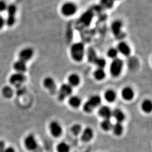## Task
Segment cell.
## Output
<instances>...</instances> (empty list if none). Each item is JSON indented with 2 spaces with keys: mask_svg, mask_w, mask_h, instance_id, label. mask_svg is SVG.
Masks as SVG:
<instances>
[{
  "mask_svg": "<svg viewBox=\"0 0 152 152\" xmlns=\"http://www.w3.org/2000/svg\"><path fill=\"white\" fill-rule=\"evenodd\" d=\"M2 94L5 98L9 99L13 96L14 91L11 87L6 86L5 87H3L2 90Z\"/></svg>",
  "mask_w": 152,
  "mask_h": 152,
  "instance_id": "cell-28",
  "label": "cell"
},
{
  "mask_svg": "<svg viewBox=\"0 0 152 152\" xmlns=\"http://www.w3.org/2000/svg\"><path fill=\"white\" fill-rule=\"evenodd\" d=\"M123 23L120 20H116L111 24V31L115 36H119L122 33Z\"/></svg>",
  "mask_w": 152,
  "mask_h": 152,
  "instance_id": "cell-13",
  "label": "cell"
},
{
  "mask_svg": "<svg viewBox=\"0 0 152 152\" xmlns=\"http://www.w3.org/2000/svg\"><path fill=\"white\" fill-rule=\"evenodd\" d=\"M99 114L104 119H109L112 117V110L108 106H103L99 110Z\"/></svg>",
  "mask_w": 152,
  "mask_h": 152,
  "instance_id": "cell-15",
  "label": "cell"
},
{
  "mask_svg": "<svg viewBox=\"0 0 152 152\" xmlns=\"http://www.w3.org/2000/svg\"><path fill=\"white\" fill-rule=\"evenodd\" d=\"M94 136L93 130L90 127L86 128L82 133V140L85 142L90 141Z\"/></svg>",
  "mask_w": 152,
  "mask_h": 152,
  "instance_id": "cell-18",
  "label": "cell"
},
{
  "mask_svg": "<svg viewBox=\"0 0 152 152\" xmlns=\"http://www.w3.org/2000/svg\"><path fill=\"white\" fill-rule=\"evenodd\" d=\"M8 5L4 1H0V12H4L7 10Z\"/></svg>",
  "mask_w": 152,
  "mask_h": 152,
  "instance_id": "cell-34",
  "label": "cell"
},
{
  "mask_svg": "<svg viewBox=\"0 0 152 152\" xmlns=\"http://www.w3.org/2000/svg\"><path fill=\"white\" fill-rule=\"evenodd\" d=\"M105 76H106L105 72L104 70V69H102V68H97V69H96L94 73V78L97 81L103 80L105 78Z\"/></svg>",
  "mask_w": 152,
  "mask_h": 152,
  "instance_id": "cell-23",
  "label": "cell"
},
{
  "mask_svg": "<svg viewBox=\"0 0 152 152\" xmlns=\"http://www.w3.org/2000/svg\"><path fill=\"white\" fill-rule=\"evenodd\" d=\"M114 134L117 136H120L122 134L124 131V127L122 125V123L117 122L114 125H113L112 129Z\"/></svg>",
  "mask_w": 152,
  "mask_h": 152,
  "instance_id": "cell-25",
  "label": "cell"
},
{
  "mask_svg": "<svg viewBox=\"0 0 152 152\" xmlns=\"http://www.w3.org/2000/svg\"><path fill=\"white\" fill-rule=\"evenodd\" d=\"M114 5V0H100V7L105 9H111Z\"/></svg>",
  "mask_w": 152,
  "mask_h": 152,
  "instance_id": "cell-24",
  "label": "cell"
},
{
  "mask_svg": "<svg viewBox=\"0 0 152 152\" xmlns=\"http://www.w3.org/2000/svg\"><path fill=\"white\" fill-rule=\"evenodd\" d=\"M4 152H15V149L13 148L8 147V148H5V149Z\"/></svg>",
  "mask_w": 152,
  "mask_h": 152,
  "instance_id": "cell-37",
  "label": "cell"
},
{
  "mask_svg": "<svg viewBox=\"0 0 152 152\" xmlns=\"http://www.w3.org/2000/svg\"><path fill=\"white\" fill-rule=\"evenodd\" d=\"M24 145L28 150L33 151L37 148V142L33 135H29L25 138Z\"/></svg>",
  "mask_w": 152,
  "mask_h": 152,
  "instance_id": "cell-12",
  "label": "cell"
},
{
  "mask_svg": "<svg viewBox=\"0 0 152 152\" xmlns=\"http://www.w3.org/2000/svg\"><path fill=\"white\" fill-rule=\"evenodd\" d=\"M68 84L72 87L77 86L80 83V78L78 75L77 74H71V75L68 77Z\"/></svg>",
  "mask_w": 152,
  "mask_h": 152,
  "instance_id": "cell-20",
  "label": "cell"
},
{
  "mask_svg": "<svg viewBox=\"0 0 152 152\" xmlns=\"http://www.w3.org/2000/svg\"><path fill=\"white\" fill-rule=\"evenodd\" d=\"M116 49H117L118 53H120L121 54L125 56L126 57L130 56L131 53V50L130 46L124 41L120 42L117 45Z\"/></svg>",
  "mask_w": 152,
  "mask_h": 152,
  "instance_id": "cell-9",
  "label": "cell"
},
{
  "mask_svg": "<svg viewBox=\"0 0 152 152\" xmlns=\"http://www.w3.org/2000/svg\"><path fill=\"white\" fill-rule=\"evenodd\" d=\"M49 129L51 135L54 137H59L62 134V128L60 124L56 121H53L49 126Z\"/></svg>",
  "mask_w": 152,
  "mask_h": 152,
  "instance_id": "cell-10",
  "label": "cell"
},
{
  "mask_svg": "<svg viewBox=\"0 0 152 152\" xmlns=\"http://www.w3.org/2000/svg\"><path fill=\"white\" fill-rule=\"evenodd\" d=\"M34 51L31 48H26L23 49L19 54V60L27 63L32 58Z\"/></svg>",
  "mask_w": 152,
  "mask_h": 152,
  "instance_id": "cell-8",
  "label": "cell"
},
{
  "mask_svg": "<svg viewBox=\"0 0 152 152\" xmlns=\"http://www.w3.org/2000/svg\"><path fill=\"white\" fill-rule=\"evenodd\" d=\"M70 148L69 145L64 142H61L57 146L58 152H69Z\"/></svg>",
  "mask_w": 152,
  "mask_h": 152,
  "instance_id": "cell-31",
  "label": "cell"
},
{
  "mask_svg": "<svg viewBox=\"0 0 152 152\" xmlns=\"http://www.w3.org/2000/svg\"><path fill=\"white\" fill-rule=\"evenodd\" d=\"M6 24V20L2 16H0V29H1Z\"/></svg>",
  "mask_w": 152,
  "mask_h": 152,
  "instance_id": "cell-35",
  "label": "cell"
},
{
  "mask_svg": "<svg viewBox=\"0 0 152 152\" xmlns=\"http://www.w3.org/2000/svg\"><path fill=\"white\" fill-rule=\"evenodd\" d=\"M26 80V77L24 75V73L17 72L12 75L9 79L11 85L15 86L16 87H20L22 83L24 82Z\"/></svg>",
  "mask_w": 152,
  "mask_h": 152,
  "instance_id": "cell-6",
  "label": "cell"
},
{
  "mask_svg": "<svg viewBox=\"0 0 152 152\" xmlns=\"http://www.w3.org/2000/svg\"><path fill=\"white\" fill-rule=\"evenodd\" d=\"M124 68V61L121 59L117 58L112 61L110 66L109 71L110 75L114 77H117L121 74Z\"/></svg>",
  "mask_w": 152,
  "mask_h": 152,
  "instance_id": "cell-2",
  "label": "cell"
},
{
  "mask_svg": "<svg viewBox=\"0 0 152 152\" xmlns=\"http://www.w3.org/2000/svg\"><path fill=\"white\" fill-rule=\"evenodd\" d=\"M16 11H17V9L15 5L11 4L7 6V11L8 15H7V19L6 20V23L8 26L11 27L15 24L16 21L15 15H16Z\"/></svg>",
  "mask_w": 152,
  "mask_h": 152,
  "instance_id": "cell-5",
  "label": "cell"
},
{
  "mask_svg": "<svg viewBox=\"0 0 152 152\" xmlns=\"http://www.w3.org/2000/svg\"><path fill=\"white\" fill-rule=\"evenodd\" d=\"M117 97L116 94L112 90H108L106 91L104 94V98L105 99L106 101L109 103H112L115 100Z\"/></svg>",
  "mask_w": 152,
  "mask_h": 152,
  "instance_id": "cell-21",
  "label": "cell"
},
{
  "mask_svg": "<svg viewBox=\"0 0 152 152\" xmlns=\"http://www.w3.org/2000/svg\"><path fill=\"white\" fill-rule=\"evenodd\" d=\"M98 58L95 51L93 49H88L87 53V59L88 61L94 63V61Z\"/></svg>",
  "mask_w": 152,
  "mask_h": 152,
  "instance_id": "cell-30",
  "label": "cell"
},
{
  "mask_svg": "<svg viewBox=\"0 0 152 152\" xmlns=\"http://www.w3.org/2000/svg\"><path fill=\"white\" fill-rule=\"evenodd\" d=\"M77 11V7L76 4L73 2H65L61 6L60 11L63 15L65 16H73Z\"/></svg>",
  "mask_w": 152,
  "mask_h": 152,
  "instance_id": "cell-4",
  "label": "cell"
},
{
  "mask_svg": "<svg viewBox=\"0 0 152 152\" xmlns=\"http://www.w3.org/2000/svg\"><path fill=\"white\" fill-rule=\"evenodd\" d=\"M14 68L17 73H24L27 71L26 63L19 59L14 64Z\"/></svg>",
  "mask_w": 152,
  "mask_h": 152,
  "instance_id": "cell-17",
  "label": "cell"
},
{
  "mask_svg": "<svg viewBox=\"0 0 152 152\" xmlns=\"http://www.w3.org/2000/svg\"><path fill=\"white\" fill-rule=\"evenodd\" d=\"M122 96L126 100L130 101L134 97V90L131 87H125L122 91Z\"/></svg>",
  "mask_w": 152,
  "mask_h": 152,
  "instance_id": "cell-16",
  "label": "cell"
},
{
  "mask_svg": "<svg viewBox=\"0 0 152 152\" xmlns=\"http://www.w3.org/2000/svg\"><path fill=\"white\" fill-rule=\"evenodd\" d=\"M114 1H117V0H114Z\"/></svg>",
  "mask_w": 152,
  "mask_h": 152,
  "instance_id": "cell-38",
  "label": "cell"
},
{
  "mask_svg": "<svg viewBox=\"0 0 152 152\" xmlns=\"http://www.w3.org/2000/svg\"><path fill=\"white\" fill-rule=\"evenodd\" d=\"M71 131H72V132L75 135H79L81 132V126L79 125V124H76V125H73L72 127Z\"/></svg>",
  "mask_w": 152,
  "mask_h": 152,
  "instance_id": "cell-33",
  "label": "cell"
},
{
  "mask_svg": "<svg viewBox=\"0 0 152 152\" xmlns=\"http://www.w3.org/2000/svg\"><path fill=\"white\" fill-rule=\"evenodd\" d=\"M118 51L117 49H116V48H110L108 50L107 52V55L108 57L112 60L118 58Z\"/></svg>",
  "mask_w": 152,
  "mask_h": 152,
  "instance_id": "cell-27",
  "label": "cell"
},
{
  "mask_svg": "<svg viewBox=\"0 0 152 152\" xmlns=\"http://www.w3.org/2000/svg\"><path fill=\"white\" fill-rule=\"evenodd\" d=\"M70 54L72 59L76 62H81L85 56V49L82 42H79L73 44L70 49Z\"/></svg>",
  "mask_w": 152,
  "mask_h": 152,
  "instance_id": "cell-1",
  "label": "cell"
},
{
  "mask_svg": "<svg viewBox=\"0 0 152 152\" xmlns=\"http://www.w3.org/2000/svg\"><path fill=\"white\" fill-rule=\"evenodd\" d=\"M101 127L104 131L110 130L112 129L113 125L109 119H104L101 123Z\"/></svg>",
  "mask_w": 152,
  "mask_h": 152,
  "instance_id": "cell-29",
  "label": "cell"
},
{
  "mask_svg": "<svg viewBox=\"0 0 152 152\" xmlns=\"http://www.w3.org/2000/svg\"><path fill=\"white\" fill-rule=\"evenodd\" d=\"M94 17V13L93 11L91 10H88L86 11L85 13L82 14L81 17L80 18V22L86 26H88L90 23L92 22V19Z\"/></svg>",
  "mask_w": 152,
  "mask_h": 152,
  "instance_id": "cell-14",
  "label": "cell"
},
{
  "mask_svg": "<svg viewBox=\"0 0 152 152\" xmlns=\"http://www.w3.org/2000/svg\"><path fill=\"white\" fill-rule=\"evenodd\" d=\"M68 102L71 107L73 108H78L81 104V99L78 96H73L69 98Z\"/></svg>",
  "mask_w": 152,
  "mask_h": 152,
  "instance_id": "cell-22",
  "label": "cell"
},
{
  "mask_svg": "<svg viewBox=\"0 0 152 152\" xmlns=\"http://www.w3.org/2000/svg\"><path fill=\"white\" fill-rule=\"evenodd\" d=\"M5 148V143L3 141H0V152H4Z\"/></svg>",
  "mask_w": 152,
  "mask_h": 152,
  "instance_id": "cell-36",
  "label": "cell"
},
{
  "mask_svg": "<svg viewBox=\"0 0 152 152\" xmlns=\"http://www.w3.org/2000/svg\"><path fill=\"white\" fill-rule=\"evenodd\" d=\"M112 116L114 117L117 122L122 123L125 119V115L124 112L119 109H115L112 111Z\"/></svg>",
  "mask_w": 152,
  "mask_h": 152,
  "instance_id": "cell-19",
  "label": "cell"
},
{
  "mask_svg": "<svg viewBox=\"0 0 152 152\" xmlns=\"http://www.w3.org/2000/svg\"><path fill=\"white\" fill-rule=\"evenodd\" d=\"M44 87L47 88L53 94H54L56 91V85L55 82L51 77H46L43 81Z\"/></svg>",
  "mask_w": 152,
  "mask_h": 152,
  "instance_id": "cell-11",
  "label": "cell"
},
{
  "mask_svg": "<svg viewBox=\"0 0 152 152\" xmlns=\"http://www.w3.org/2000/svg\"><path fill=\"white\" fill-rule=\"evenodd\" d=\"M73 91L72 87L69 84L64 83L60 87L58 98L60 101H63L65 98L70 96Z\"/></svg>",
  "mask_w": 152,
  "mask_h": 152,
  "instance_id": "cell-7",
  "label": "cell"
},
{
  "mask_svg": "<svg viewBox=\"0 0 152 152\" xmlns=\"http://www.w3.org/2000/svg\"><path fill=\"white\" fill-rule=\"evenodd\" d=\"M141 109L145 113L151 112L152 109V102L149 100H145L141 104Z\"/></svg>",
  "mask_w": 152,
  "mask_h": 152,
  "instance_id": "cell-26",
  "label": "cell"
},
{
  "mask_svg": "<svg viewBox=\"0 0 152 152\" xmlns=\"http://www.w3.org/2000/svg\"><path fill=\"white\" fill-rule=\"evenodd\" d=\"M102 102L101 98L98 95L92 96L83 105V110L87 113L91 112L93 109L99 106Z\"/></svg>",
  "mask_w": 152,
  "mask_h": 152,
  "instance_id": "cell-3",
  "label": "cell"
},
{
  "mask_svg": "<svg viewBox=\"0 0 152 152\" xmlns=\"http://www.w3.org/2000/svg\"><path fill=\"white\" fill-rule=\"evenodd\" d=\"M94 63L98 66V68H102V69H104L107 64L105 59L104 58H100V57H98L94 61Z\"/></svg>",
  "mask_w": 152,
  "mask_h": 152,
  "instance_id": "cell-32",
  "label": "cell"
}]
</instances>
